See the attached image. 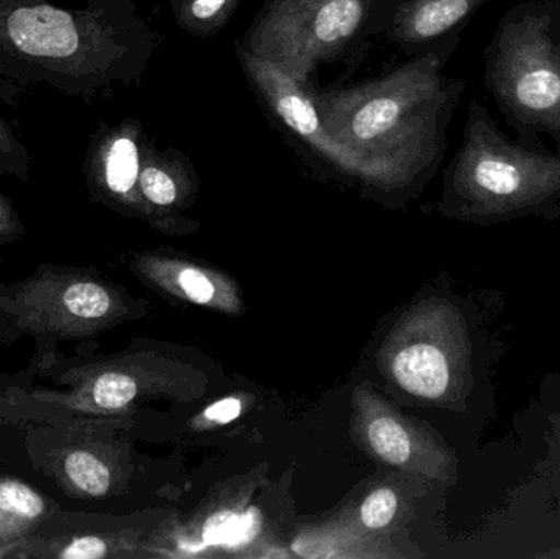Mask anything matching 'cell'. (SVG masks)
I'll list each match as a JSON object with an SVG mask.
<instances>
[{
    "label": "cell",
    "instance_id": "6da1fadb",
    "mask_svg": "<svg viewBox=\"0 0 560 559\" xmlns=\"http://www.w3.org/2000/svg\"><path fill=\"white\" fill-rule=\"evenodd\" d=\"M161 45L133 0H0V101H94L138 85Z\"/></svg>",
    "mask_w": 560,
    "mask_h": 559
},
{
    "label": "cell",
    "instance_id": "7a4b0ae2",
    "mask_svg": "<svg viewBox=\"0 0 560 559\" xmlns=\"http://www.w3.org/2000/svg\"><path fill=\"white\" fill-rule=\"evenodd\" d=\"M456 48L413 56L349 88L313 89L323 125L354 154L369 193L411 194L443 163L447 128L466 91V81L443 72Z\"/></svg>",
    "mask_w": 560,
    "mask_h": 559
},
{
    "label": "cell",
    "instance_id": "3957f363",
    "mask_svg": "<svg viewBox=\"0 0 560 559\" xmlns=\"http://www.w3.org/2000/svg\"><path fill=\"white\" fill-rule=\"evenodd\" d=\"M36 364L51 386H12L2 394L0 414L15 422L38 426H107L135 403L150 396L196 399L207 380L196 368L151 351H125L114 357L69 360L43 354Z\"/></svg>",
    "mask_w": 560,
    "mask_h": 559
},
{
    "label": "cell",
    "instance_id": "277c9868",
    "mask_svg": "<svg viewBox=\"0 0 560 559\" xmlns=\"http://www.w3.org/2000/svg\"><path fill=\"white\" fill-rule=\"evenodd\" d=\"M440 212L476 225L560 217V150L510 140L479 98L467 108L463 143L444 171Z\"/></svg>",
    "mask_w": 560,
    "mask_h": 559
},
{
    "label": "cell",
    "instance_id": "5b68a950",
    "mask_svg": "<svg viewBox=\"0 0 560 559\" xmlns=\"http://www.w3.org/2000/svg\"><path fill=\"white\" fill-rule=\"evenodd\" d=\"M560 0H528L505 13L486 49L483 85L520 140L560 150Z\"/></svg>",
    "mask_w": 560,
    "mask_h": 559
},
{
    "label": "cell",
    "instance_id": "8992f818",
    "mask_svg": "<svg viewBox=\"0 0 560 559\" xmlns=\"http://www.w3.org/2000/svg\"><path fill=\"white\" fill-rule=\"evenodd\" d=\"M388 0H266L236 45L302 84L323 65L354 71L384 33Z\"/></svg>",
    "mask_w": 560,
    "mask_h": 559
},
{
    "label": "cell",
    "instance_id": "52a82bcc",
    "mask_svg": "<svg viewBox=\"0 0 560 559\" xmlns=\"http://www.w3.org/2000/svg\"><path fill=\"white\" fill-rule=\"evenodd\" d=\"M0 312L36 351L55 353L58 341L84 340L137 315L127 292L88 269L39 266L32 276L0 286Z\"/></svg>",
    "mask_w": 560,
    "mask_h": 559
},
{
    "label": "cell",
    "instance_id": "ba28073f",
    "mask_svg": "<svg viewBox=\"0 0 560 559\" xmlns=\"http://www.w3.org/2000/svg\"><path fill=\"white\" fill-rule=\"evenodd\" d=\"M472 343L463 312L431 298L405 312L378 350V368L413 399L460 409L472 387Z\"/></svg>",
    "mask_w": 560,
    "mask_h": 559
},
{
    "label": "cell",
    "instance_id": "9c48e42d",
    "mask_svg": "<svg viewBox=\"0 0 560 559\" xmlns=\"http://www.w3.org/2000/svg\"><path fill=\"white\" fill-rule=\"evenodd\" d=\"M235 48L249 88L261 102L271 124L292 141L295 150L329 173L359 180L361 164L326 130L312 85L302 84L236 43Z\"/></svg>",
    "mask_w": 560,
    "mask_h": 559
},
{
    "label": "cell",
    "instance_id": "30bf717a",
    "mask_svg": "<svg viewBox=\"0 0 560 559\" xmlns=\"http://www.w3.org/2000/svg\"><path fill=\"white\" fill-rule=\"evenodd\" d=\"M351 429L355 445L384 465L444 485L456 481L457 459L443 440L405 417L369 383L352 393Z\"/></svg>",
    "mask_w": 560,
    "mask_h": 559
},
{
    "label": "cell",
    "instance_id": "8fae6325",
    "mask_svg": "<svg viewBox=\"0 0 560 559\" xmlns=\"http://www.w3.org/2000/svg\"><path fill=\"white\" fill-rule=\"evenodd\" d=\"M147 138L138 118L102 125L88 156V179L92 193L108 206L151 220L140 194L141 148Z\"/></svg>",
    "mask_w": 560,
    "mask_h": 559
},
{
    "label": "cell",
    "instance_id": "7c38bea8",
    "mask_svg": "<svg viewBox=\"0 0 560 559\" xmlns=\"http://www.w3.org/2000/svg\"><path fill=\"white\" fill-rule=\"evenodd\" d=\"M489 0H388L382 35L408 58L443 46H459L460 36Z\"/></svg>",
    "mask_w": 560,
    "mask_h": 559
},
{
    "label": "cell",
    "instance_id": "4fadbf2b",
    "mask_svg": "<svg viewBox=\"0 0 560 559\" xmlns=\"http://www.w3.org/2000/svg\"><path fill=\"white\" fill-rule=\"evenodd\" d=\"M131 269L151 288L179 301L222 314L242 315L245 312L242 289L235 279L219 269L160 253L137 256Z\"/></svg>",
    "mask_w": 560,
    "mask_h": 559
},
{
    "label": "cell",
    "instance_id": "5bb4252c",
    "mask_svg": "<svg viewBox=\"0 0 560 559\" xmlns=\"http://www.w3.org/2000/svg\"><path fill=\"white\" fill-rule=\"evenodd\" d=\"M65 439L45 456L43 465L62 489L75 498L110 496L124 478L120 456L112 443L91 436L94 426L59 427Z\"/></svg>",
    "mask_w": 560,
    "mask_h": 559
},
{
    "label": "cell",
    "instance_id": "9a60e30c",
    "mask_svg": "<svg viewBox=\"0 0 560 559\" xmlns=\"http://www.w3.org/2000/svg\"><path fill=\"white\" fill-rule=\"evenodd\" d=\"M197 189L199 179L190 158L176 147L158 150L147 135L141 148L140 194L151 222H167L171 213L189 207Z\"/></svg>",
    "mask_w": 560,
    "mask_h": 559
},
{
    "label": "cell",
    "instance_id": "2e32d148",
    "mask_svg": "<svg viewBox=\"0 0 560 559\" xmlns=\"http://www.w3.org/2000/svg\"><path fill=\"white\" fill-rule=\"evenodd\" d=\"M49 514L42 492L19 479H0V544H16Z\"/></svg>",
    "mask_w": 560,
    "mask_h": 559
},
{
    "label": "cell",
    "instance_id": "e0dca14e",
    "mask_svg": "<svg viewBox=\"0 0 560 559\" xmlns=\"http://www.w3.org/2000/svg\"><path fill=\"white\" fill-rule=\"evenodd\" d=\"M262 515L256 508L246 511H217L207 519L202 527V541L206 547L223 550H242L249 547L261 534Z\"/></svg>",
    "mask_w": 560,
    "mask_h": 559
},
{
    "label": "cell",
    "instance_id": "ac0fdd59",
    "mask_svg": "<svg viewBox=\"0 0 560 559\" xmlns=\"http://www.w3.org/2000/svg\"><path fill=\"white\" fill-rule=\"evenodd\" d=\"M174 20L194 38H210L222 32L238 9L240 0H170Z\"/></svg>",
    "mask_w": 560,
    "mask_h": 559
},
{
    "label": "cell",
    "instance_id": "d6986e66",
    "mask_svg": "<svg viewBox=\"0 0 560 559\" xmlns=\"http://www.w3.org/2000/svg\"><path fill=\"white\" fill-rule=\"evenodd\" d=\"M42 557L59 559H102L114 555V544L98 535H75L68 540H58L49 544Z\"/></svg>",
    "mask_w": 560,
    "mask_h": 559
},
{
    "label": "cell",
    "instance_id": "ffe728a7",
    "mask_svg": "<svg viewBox=\"0 0 560 559\" xmlns=\"http://www.w3.org/2000/svg\"><path fill=\"white\" fill-rule=\"evenodd\" d=\"M397 492L390 488H378L372 491L362 502L359 519L368 531L377 532L388 527L398 512Z\"/></svg>",
    "mask_w": 560,
    "mask_h": 559
},
{
    "label": "cell",
    "instance_id": "44dd1931",
    "mask_svg": "<svg viewBox=\"0 0 560 559\" xmlns=\"http://www.w3.org/2000/svg\"><path fill=\"white\" fill-rule=\"evenodd\" d=\"M28 151L15 137L9 125L0 118V173L26 177L28 174Z\"/></svg>",
    "mask_w": 560,
    "mask_h": 559
},
{
    "label": "cell",
    "instance_id": "7402d4cb",
    "mask_svg": "<svg viewBox=\"0 0 560 559\" xmlns=\"http://www.w3.org/2000/svg\"><path fill=\"white\" fill-rule=\"evenodd\" d=\"M245 399L240 396L223 397V399L217 400L212 406L207 407L202 414H200V422L202 427H223L229 423L235 422L238 417H242L243 410H245Z\"/></svg>",
    "mask_w": 560,
    "mask_h": 559
},
{
    "label": "cell",
    "instance_id": "603a6c76",
    "mask_svg": "<svg viewBox=\"0 0 560 559\" xmlns=\"http://www.w3.org/2000/svg\"><path fill=\"white\" fill-rule=\"evenodd\" d=\"M23 225L12 203L0 194V245L12 242L22 235Z\"/></svg>",
    "mask_w": 560,
    "mask_h": 559
},
{
    "label": "cell",
    "instance_id": "cb8c5ba5",
    "mask_svg": "<svg viewBox=\"0 0 560 559\" xmlns=\"http://www.w3.org/2000/svg\"><path fill=\"white\" fill-rule=\"evenodd\" d=\"M19 338V335L15 334L12 327H10L7 318L3 317L2 312H0V345L10 343V341Z\"/></svg>",
    "mask_w": 560,
    "mask_h": 559
},
{
    "label": "cell",
    "instance_id": "d4e9b609",
    "mask_svg": "<svg viewBox=\"0 0 560 559\" xmlns=\"http://www.w3.org/2000/svg\"><path fill=\"white\" fill-rule=\"evenodd\" d=\"M559 42H560V33H559Z\"/></svg>",
    "mask_w": 560,
    "mask_h": 559
}]
</instances>
